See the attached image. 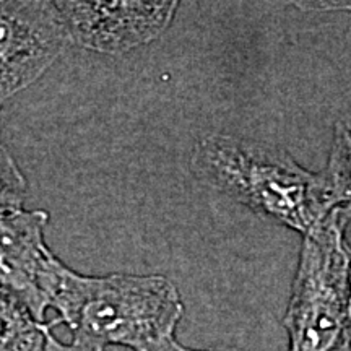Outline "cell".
<instances>
[{"label": "cell", "mask_w": 351, "mask_h": 351, "mask_svg": "<svg viewBox=\"0 0 351 351\" xmlns=\"http://www.w3.org/2000/svg\"><path fill=\"white\" fill-rule=\"evenodd\" d=\"M191 163L208 186L306 236L337 208L326 171L306 169L283 148L226 134L197 140Z\"/></svg>", "instance_id": "cell-1"}, {"label": "cell", "mask_w": 351, "mask_h": 351, "mask_svg": "<svg viewBox=\"0 0 351 351\" xmlns=\"http://www.w3.org/2000/svg\"><path fill=\"white\" fill-rule=\"evenodd\" d=\"M57 319L73 340L106 348L176 351V328L184 304L176 285L163 275H82L65 265L52 298Z\"/></svg>", "instance_id": "cell-2"}, {"label": "cell", "mask_w": 351, "mask_h": 351, "mask_svg": "<svg viewBox=\"0 0 351 351\" xmlns=\"http://www.w3.org/2000/svg\"><path fill=\"white\" fill-rule=\"evenodd\" d=\"M351 207L307 232L283 317L288 351H351Z\"/></svg>", "instance_id": "cell-3"}, {"label": "cell", "mask_w": 351, "mask_h": 351, "mask_svg": "<svg viewBox=\"0 0 351 351\" xmlns=\"http://www.w3.org/2000/svg\"><path fill=\"white\" fill-rule=\"evenodd\" d=\"M69 44L54 2L0 0V109L39 80Z\"/></svg>", "instance_id": "cell-4"}, {"label": "cell", "mask_w": 351, "mask_h": 351, "mask_svg": "<svg viewBox=\"0 0 351 351\" xmlns=\"http://www.w3.org/2000/svg\"><path fill=\"white\" fill-rule=\"evenodd\" d=\"M49 213L20 210L0 219V287L46 322L65 263L44 238Z\"/></svg>", "instance_id": "cell-5"}, {"label": "cell", "mask_w": 351, "mask_h": 351, "mask_svg": "<svg viewBox=\"0 0 351 351\" xmlns=\"http://www.w3.org/2000/svg\"><path fill=\"white\" fill-rule=\"evenodd\" d=\"M70 44L125 54L155 41L173 23L178 2H54Z\"/></svg>", "instance_id": "cell-6"}, {"label": "cell", "mask_w": 351, "mask_h": 351, "mask_svg": "<svg viewBox=\"0 0 351 351\" xmlns=\"http://www.w3.org/2000/svg\"><path fill=\"white\" fill-rule=\"evenodd\" d=\"M51 328L0 287V351H46Z\"/></svg>", "instance_id": "cell-7"}, {"label": "cell", "mask_w": 351, "mask_h": 351, "mask_svg": "<svg viewBox=\"0 0 351 351\" xmlns=\"http://www.w3.org/2000/svg\"><path fill=\"white\" fill-rule=\"evenodd\" d=\"M326 171L337 205L351 207V114L337 121Z\"/></svg>", "instance_id": "cell-8"}, {"label": "cell", "mask_w": 351, "mask_h": 351, "mask_svg": "<svg viewBox=\"0 0 351 351\" xmlns=\"http://www.w3.org/2000/svg\"><path fill=\"white\" fill-rule=\"evenodd\" d=\"M26 192L28 182L23 173L10 152L0 143V219L23 210Z\"/></svg>", "instance_id": "cell-9"}, {"label": "cell", "mask_w": 351, "mask_h": 351, "mask_svg": "<svg viewBox=\"0 0 351 351\" xmlns=\"http://www.w3.org/2000/svg\"><path fill=\"white\" fill-rule=\"evenodd\" d=\"M46 351H106V350H104L103 346L86 343V341H78V340H72L70 343H64V341L57 340L56 337L49 332L47 333Z\"/></svg>", "instance_id": "cell-10"}, {"label": "cell", "mask_w": 351, "mask_h": 351, "mask_svg": "<svg viewBox=\"0 0 351 351\" xmlns=\"http://www.w3.org/2000/svg\"><path fill=\"white\" fill-rule=\"evenodd\" d=\"M296 5L300 8H307V10H333L351 13V2H300Z\"/></svg>", "instance_id": "cell-11"}, {"label": "cell", "mask_w": 351, "mask_h": 351, "mask_svg": "<svg viewBox=\"0 0 351 351\" xmlns=\"http://www.w3.org/2000/svg\"><path fill=\"white\" fill-rule=\"evenodd\" d=\"M176 351H213V350H191V348H186V346L179 345L178 350H176Z\"/></svg>", "instance_id": "cell-12"}]
</instances>
